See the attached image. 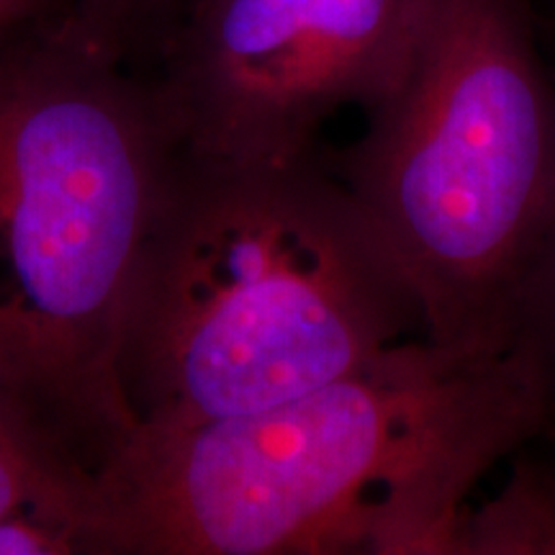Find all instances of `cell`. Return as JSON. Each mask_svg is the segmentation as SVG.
Returning a JSON list of instances; mask_svg holds the SVG:
<instances>
[{
    "instance_id": "1",
    "label": "cell",
    "mask_w": 555,
    "mask_h": 555,
    "mask_svg": "<svg viewBox=\"0 0 555 555\" xmlns=\"http://www.w3.org/2000/svg\"><path fill=\"white\" fill-rule=\"evenodd\" d=\"M540 420L515 347L409 337L283 404L137 422L93 468L90 555H453L470 491Z\"/></svg>"
},
{
    "instance_id": "2",
    "label": "cell",
    "mask_w": 555,
    "mask_h": 555,
    "mask_svg": "<svg viewBox=\"0 0 555 555\" xmlns=\"http://www.w3.org/2000/svg\"><path fill=\"white\" fill-rule=\"evenodd\" d=\"M178 163L155 75L73 5L0 26V391L90 470L137 425L119 352Z\"/></svg>"
},
{
    "instance_id": "3",
    "label": "cell",
    "mask_w": 555,
    "mask_h": 555,
    "mask_svg": "<svg viewBox=\"0 0 555 555\" xmlns=\"http://www.w3.org/2000/svg\"><path fill=\"white\" fill-rule=\"evenodd\" d=\"M422 335L399 262L337 172L180 155L119 352L137 422L268 409Z\"/></svg>"
},
{
    "instance_id": "4",
    "label": "cell",
    "mask_w": 555,
    "mask_h": 555,
    "mask_svg": "<svg viewBox=\"0 0 555 555\" xmlns=\"http://www.w3.org/2000/svg\"><path fill=\"white\" fill-rule=\"evenodd\" d=\"M337 176L420 304L422 337L509 350L555 219V86L522 0H435Z\"/></svg>"
},
{
    "instance_id": "5",
    "label": "cell",
    "mask_w": 555,
    "mask_h": 555,
    "mask_svg": "<svg viewBox=\"0 0 555 555\" xmlns=\"http://www.w3.org/2000/svg\"><path fill=\"white\" fill-rule=\"evenodd\" d=\"M435 0H201L155 75L180 155L291 163L339 108L367 111L412 65Z\"/></svg>"
},
{
    "instance_id": "6",
    "label": "cell",
    "mask_w": 555,
    "mask_h": 555,
    "mask_svg": "<svg viewBox=\"0 0 555 555\" xmlns=\"http://www.w3.org/2000/svg\"><path fill=\"white\" fill-rule=\"evenodd\" d=\"M93 470L16 399L0 391V519L37 515L67 525L88 547Z\"/></svg>"
},
{
    "instance_id": "7",
    "label": "cell",
    "mask_w": 555,
    "mask_h": 555,
    "mask_svg": "<svg viewBox=\"0 0 555 555\" xmlns=\"http://www.w3.org/2000/svg\"><path fill=\"white\" fill-rule=\"evenodd\" d=\"M509 461L502 489L463 512L453 555L555 553V446L535 433Z\"/></svg>"
},
{
    "instance_id": "8",
    "label": "cell",
    "mask_w": 555,
    "mask_h": 555,
    "mask_svg": "<svg viewBox=\"0 0 555 555\" xmlns=\"http://www.w3.org/2000/svg\"><path fill=\"white\" fill-rule=\"evenodd\" d=\"M509 347L522 352L543 391L538 435L555 442V219L519 296Z\"/></svg>"
},
{
    "instance_id": "9",
    "label": "cell",
    "mask_w": 555,
    "mask_h": 555,
    "mask_svg": "<svg viewBox=\"0 0 555 555\" xmlns=\"http://www.w3.org/2000/svg\"><path fill=\"white\" fill-rule=\"evenodd\" d=\"M73 13L103 50L134 67L155 65L157 39L147 0H75Z\"/></svg>"
},
{
    "instance_id": "10",
    "label": "cell",
    "mask_w": 555,
    "mask_h": 555,
    "mask_svg": "<svg viewBox=\"0 0 555 555\" xmlns=\"http://www.w3.org/2000/svg\"><path fill=\"white\" fill-rule=\"evenodd\" d=\"M0 555H82V545L67 525L18 515L0 519Z\"/></svg>"
},
{
    "instance_id": "11",
    "label": "cell",
    "mask_w": 555,
    "mask_h": 555,
    "mask_svg": "<svg viewBox=\"0 0 555 555\" xmlns=\"http://www.w3.org/2000/svg\"><path fill=\"white\" fill-rule=\"evenodd\" d=\"M201 0H147L152 26H155V39H157V60L165 52L172 34H176L180 18L189 13L193 5H198ZM155 60V65H157ZM155 69V67H152Z\"/></svg>"
},
{
    "instance_id": "12",
    "label": "cell",
    "mask_w": 555,
    "mask_h": 555,
    "mask_svg": "<svg viewBox=\"0 0 555 555\" xmlns=\"http://www.w3.org/2000/svg\"><path fill=\"white\" fill-rule=\"evenodd\" d=\"M65 5H57V0H0V26L16 24L34 16H44V13L60 11Z\"/></svg>"
}]
</instances>
